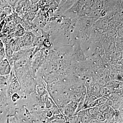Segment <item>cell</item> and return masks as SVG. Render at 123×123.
<instances>
[{"mask_svg": "<svg viewBox=\"0 0 123 123\" xmlns=\"http://www.w3.org/2000/svg\"><path fill=\"white\" fill-rule=\"evenodd\" d=\"M25 38H24V43H25L27 45H28V44H31L33 42V38L31 37V36L28 35V34H26V35H25Z\"/></svg>", "mask_w": 123, "mask_h": 123, "instance_id": "6da1fadb", "label": "cell"}]
</instances>
